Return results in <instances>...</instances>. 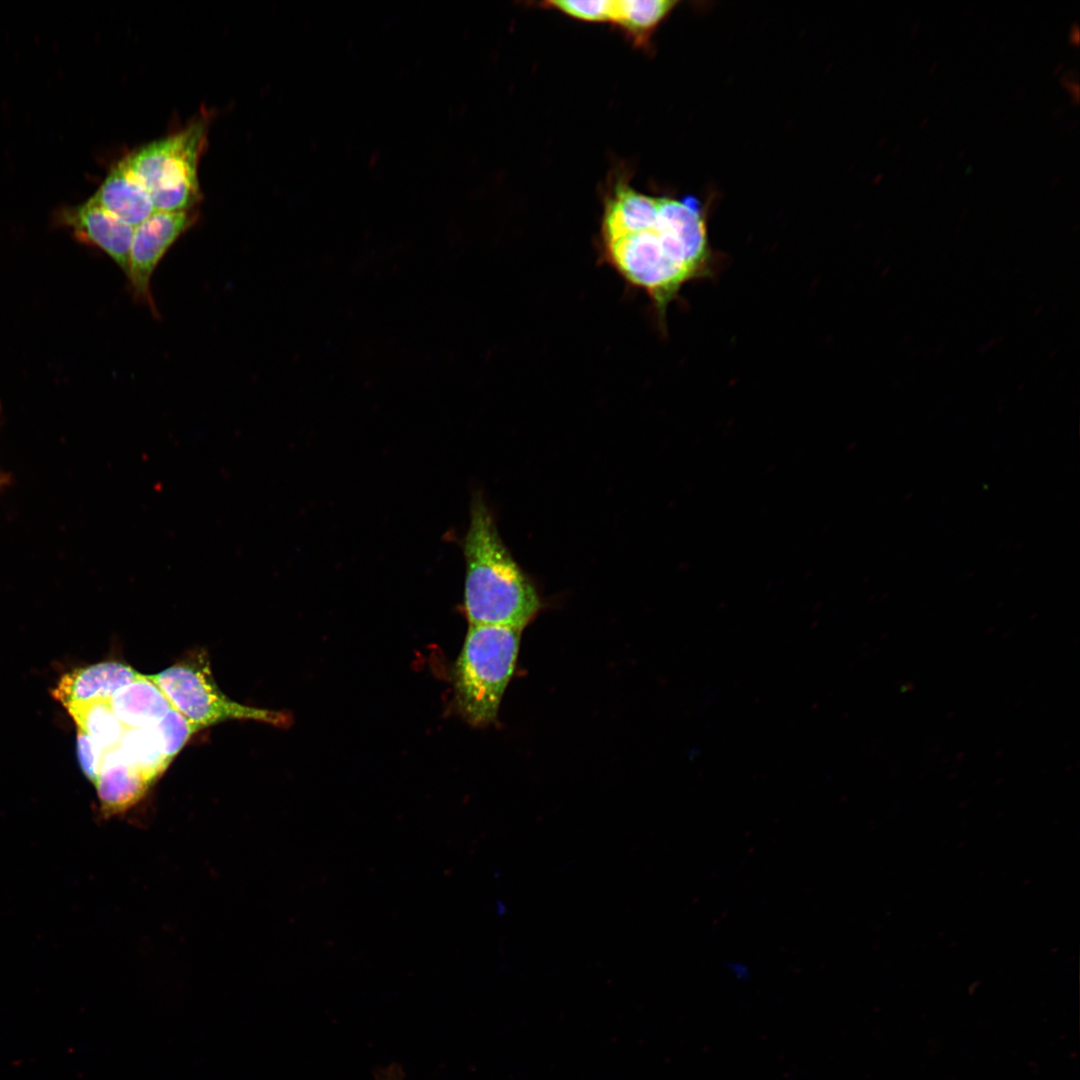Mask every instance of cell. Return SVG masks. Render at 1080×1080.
Returning a JSON list of instances; mask_svg holds the SVG:
<instances>
[{"mask_svg":"<svg viewBox=\"0 0 1080 1080\" xmlns=\"http://www.w3.org/2000/svg\"><path fill=\"white\" fill-rule=\"evenodd\" d=\"M601 256L644 291L660 317L688 283L711 276L715 256L697 200L653 197L633 224L601 234Z\"/></svg>","mask_w":1080,"mask_h":1080,"instance_id":"1","label":"cell"},{"mask_svg":"<svg viewBox=\"0 0 1080 1080\" xmlns=\"http://www.w3.org/2000/svg\"><path fill=\"white\" fill-rule=\"evenodd\" d=\"M548 4L575 18L603 21L610 20L612 0H558Z\"/></svg>","mask_w":1080,"mask_h":1080,"instance_id":"16","label":"cell"},{"mask_svg":"<svg viewBox=\"0 0 1080 1080\" xmlns=\"http://www.w3.org/2000/svg\"><path fill=\"white\" fill-rule=\"evenodd\" d=\"M141 674L119 662H104L64 674L52 691L63 706L72 702L109 700Z\"/></svg>","mask_w":1080,"mask_h":1080,"instance_id":"9","label":"cell"},{"mask_svg":"<svg viewBox=\"0 0 1080 1080\" xmlns=\"http://www.w3.org/2000/svg\"><path fill=\"white\" fill-rule=\"evenodd\" d=\"M78 726L105 749L117 746L126 727L114 714L109 700L96 699L64 705Z\"/></svg>","mask_w":1080,"mask_h":1080,"instance_id":"13","label":"cell"},{"mask_svg":"<svg viewBox=\"0 0 1080 1080\" xmlns=\"http://www.w3.org/2000/svg\"><path fill=\"white\" fill-rule=\"evenodd\" d=\"M106 749L84 732H77V755L82 771L94 784Z\"/></svg>","mask_w":1080,"mask_h":1080,"instance_id":"17","label":"cell"},{"mask_svg":"<svg viewBox=\"0 0 1080 1080\" xmlns=\"http://www.w3.org/2000/svg\"><path fill=\"white\" fill-rule=\"evenodd\" d=\"M464 605L470 626L523 628L542 607L534 583L503 543L481 495L473 498L464 540Z\"/></svg>","mask_w":1080,"mask_h":1080,"instance_id":"2","label":"cell"},{"mask_svg":"<svg viewBox=\"0 0 1080 1080\" xmlns=\"http://www.w3.org/2000/svg\"><path fill=\"white\" fill-rule=\"evenodd\" d=\"M89 199L132 227L142 223L155 211L150 195L122 160L110 170Z\"/></svg>","mask_w":1080,"mask_h":1080,"instance_id":"10","label":"cell"},{"mask_svg":"<svg viewBox=\"0 0 1080 1080\" xmlns=\"http://www.w3.org/2000/svg\"><path fill=\"white\" fill-rule=\"evenodd\" d=\"M118 747L150 785L165 771L170 764L164 754L159 736L154 726L144 728H126Z\"/></svg>","mask_w":1080,"mask_h":1080,"instance_id":"12","label":"cell"},{"mask_svg":"<svg viewBox=\"0 0 1080 1080\" xmlns=\"http://www.w3.org/2000/svg\"><path fill=\"white\" fill-rule=\"evenodd\" d=\"M148 677L163 691L172 707L198 730L227 720H254L286 726L288 715L245 706L233 701L217 686L203 652Z\"/></svg>","mask_w":1080,"mask_h":1080,"instance_id":"5","label":"cell"},{"mask_svg":"<svg viewBox=\"0 0 1080 1080\" xmlns=\"http://www.w3.org/2000/svg\"><path fill=\"white\" fill-rule=\"evenodd\" d=\"M61 218L82 242L104 251L127 275L134 227L105 211L90 199L65 209Z\"/></svg>","mask_w":1080,"mask_h":1080,"instance_id":"7","label":"cell"},{"mask_svg":"<svg viewBox=\"0 0 1080 1080\" xmlns=\"http://www.w3.org/2000/svg\"><path fill=\"white\" fill-rule=\"evenodd\" d=\"M193 210L165 212L154 211L146 220L134 227L130 248L127 278L136 300L148 305L156 313L150 290L152 275L170 247L195 222Z\"/></svg>","mask_w":1080,"mask_h":1080,"instance_id":"6","label":"cell"},{"mask_svg":"<svg viewBox=\"0 0 1080 1080\" xmlns=\"http://www.w3.org/2000/svg\"><path fill=\"white\" fill-rule=\"evenodd\" d=\"M164 754L171 762L198 729L173 707L154 726Z\"/></svg>","mask_w":1080,"mask_h":1080,"instance_id":"15","label":"cell"},{"mask_svg":"<svg viewBox=\"0 0 1080 1080\" xmlns=\"http://www.w3.org/2000/svg\"><path fill=\"white\" fill-rule=\"evenodd\" d=\"M103 816L127 811L138 803L151 785L125 758L118 745L106 749L94 783Z\"/></svg>","mask_w":1080,"mask_h":1080,"instance_id":"8","label":"cell"},{"mask_svg":"<svg viewBox=\"0 0 1080 1080\" xmlns=\"http://www.w3.org/2000/svg\"><path fill=\"white\" fill-rule=\"evenodd\" d=\"M729 969L732 974L740 980H746V978H748L750 975L749 969L745 965L738 962H733L729 964Z\"/></svg>","mask_w":1080,"mask_h":1080,"instance_id":"19","label":"cell"},{"mask_svg":"<svg viewBox=\"0 0 1080 1080\" xmlns=\"http://www.w3.org/2000/svg\"><path fill=\"white\" fill-rule=\"evenodd\" d=\"M677 3L670 0H612L610 20L633 34L647 35Z\"/></svg>","mask_w":1080,"mask_h":1080,"instance_id":"14","label":"cell"},{"mask_svg":"<svg viewBox=\"0 0 1080 1080\" xmlns=\"http://www.w3.org/2000/svg\"><path fill=\"white\" fill-rule=\"evenodd\" d=\"M207 123V119L198 118L122 159L150 195L155 211H190L199 202L198 166L207 140Z\"/></svg>","mask_w":1080,"mask_h":1080,"instance_id":"4","label":"cell"},{"mask_svg":"<svg viewBox=\"0 0 1080 1080\" xmlns=\"http://www.w3.org/2000/svg\"><path fill=\"white\" fill-rule=\"evenodd\" d=\"M377 1080H403V1072L401 1067L397 1064L390 1065L389 1067L376 1073Z\"/></svg>","mask_w":1080,"mask_h":1080,"instance_id":"18","label":"cell"},{"mask_svg":"<svg viewBox=\"0 0 1080 1080\" xmlns=\"http://www.w3.org/2000/svg\"><path fill=\"white\" fill-rule=\"evenodd\" d=\"M521 632L499 625L469 626L454 680L458 710L470 724L495 720L516 667Z\"/></svg>","mask_w":1080,"mask_h":1080,"instance_id":"3","label":"cell"},{"mask_svg":"<svg viewBox=\"0 0 1080 1080\" xmlns=\"http://www.w3.org/2000/svg\"><path fill=\"white\" fill-rule=\"evenodd\" d=\"M111 708L126 728L155 726L172 708L163 691L148 675H140L109 699Z\"/></svg>","mask_w":1080,"mask_h":1080,"instance_id":"11","label":"cell"}]
</instances>
